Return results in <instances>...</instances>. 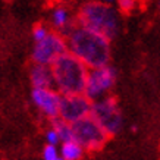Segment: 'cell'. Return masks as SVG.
Returning a JSON list of instances; mask_svg holds the SVG:
<instances>
[{
  "label": "cell",
  "instance_id": "cell-1",
  "mask_svg": "<svg viewBox=\"0 0 160 160\" xmlns=\"http://www.w3.org/2000/svg\"><path fill=\"white\" fill-rule=\"evenodd\" d=\"M66 44L69 53L77 56L90 69L106 66L110 59L109 38L82 25L69 29L66 34Z\"/></svg>",
  "mask_w": 160,
  "mask_h": 160
},
{
  "label": "cell",
  "instance_id": "cell-2",
  "mask_svg": "<svg viewBox=\"0 0 160 160\" xmlns=\"http://www.w3.org/2000/svg\"><path fill=\"white\" fill-rule=\"evenodd\" d=\"M54 90L62 96L84 94L90 68L72 53H63L52 65Z\"/></svg>",
  "mask_w": 160,
  "mask_h": 160
},
{
  "label": "cell",
  "instance_id": "cell-3",
  "mask_svg": "<svg viewBox=\"0 0 160 160\" xmlns=\"http://www.w3.org/2000/svg\"><path fill=\"white\" fill-rule=\"evenodd\" d=\"M79 25L91 29L97 34L104 35L106 38H113L118 31V18L115 10L106 3H88L81 9Z\"/></svg>",
  "mask_w": 160,
  "mask_h": 160
},
{
  "label": "cell",
  "instance_id": "cell-4",
  "mask_svg": "<svg viewBox=\"0 0 160 160\" xmlns=\"http://www.w3.org/2000/svg\"><path fill=\"white\" fill-rule=\"evenodd\" d=\"M75 141H78L85 150H100L107 141V134L98 121L92 115L79 119L72 123Z\"/></svg>",
  "mask_w": 160,
  "mask_h": 160
},
{
  "label": "cell",
  "instance_id": "cell-5",
  "mask_svg": "<svg viewBox=\"0 0 160 160\" xmlns=\"http://www.w3.org/2000/svg\"><path fill=\"white\" fill-rule=\"evenodd\" d=\"M68 52L66 38L56 32H49L46 38L35 41L34 50H32V60L38 65H47L52 66L53 62L59 56Z\"/></svg>",
  "mask_w": 160,
  "mask_h": 160
},
{
  "label": "cell",
  "instance_id": "cell-6",
  "mask_svg": "<svg viewBox=\"0 0 160 160\" xmlns=\"http://www.w3.org/2000/svg\"><path fill=\"white\" fill-rule=\"evenodd\" d=\"M116 79L115 69L110 66H102V68H92L88 72L87 84H85V91L84 94L87 96L91 102H97L104 98L106 92L113 87Z\"/></svg>",
  "mask_w": 160,
  "mask_h": 160
},
{
  "label": "cell",
  "instance_id": "cell-7",
  "mask_svg": "<svg viewBox=\"0 0 160 160\" xmlns=\"http://www.w3.org/2000/svg\"><path fill=\"white\" fill-rule=\"evenodd\" d=\"M91 115L98 121L109 135H115L122 126V116L116 102L110 97L92 102Z\"/></svg>",
  "mask_w": 160,
  "mask_h": 160
},
{
  "label": "cell",
  "instance_id": "cell-8",
  "mask_svg": "<svg viewBox=\"0 0 160 160\" xmlns=\"http://www.w3.org/2000/svg\"><path fill=\"white\" fill-rule=\"evenodd\" d=\"M91 109H92V102L85 94L62 96L59 118H62L63 121L69 122V123H73V122L91 115Z\"/></svg>",
  "mask_w": 160,
  "mask_h": 160
},
{
  "label": "cell",
  "instance_id": "cell-9",
  "mask_svg": "<svg viewBox=\"0 0 160 160\" xmlns=\"http://www.w3.org/2000/svg\"><path fill=\"white\" fill-rule=\"evenodd\" d=\"M31 98H32L35 106L46 116L52 118V119L59 116L62 94L58 90H54V88H32Z\"/></svg>",
  "mask_w": 160,
  "mask_h": 160
},
{
  "label": "cell",
  "instance_id": "cell-10",
  "mask_svg": "<svg viewBox=\"0 0 160 160\" xmlns=\"http://www.w3.org/2000/svg\"><path fill=\"white\" fill-rule=\"evenodd\" d=\"M31 82L34 88H54V78L52 72V66L35 63L29 72Z\"/></svg>",
  "mask_w": 160,
  "mask_h": 160
},
{
  "label": "cell",
  "instance_id": "cell-11",
  "mask_svg": "<svg viewBox=\"0 0 160 160\" xmlns=\"http://www.w3.org/2000/svg\"><path fill=\"white\" fill-rule=\"evenodd\" d=\"M84 148L78 141L72 140L68 141V142H62V148H60V153H62V157L66 160H79L84 154Z\"/></svg>",
  "mask_w": 160,
  "mask_h": 160
},
{
  "label": "cell",
  "instance_id": "cell-12",
  "mask_svg": "<svg viewBox=\"0 0 160 160\" xmlns=\"http://www.w3.org/2000/svg\"><path fill=\"white\" fill-rule=\"evenodd\" d=\"M53 128L58 131L59 137H60V141L62 142H68V141L75 140V134H73V128L72 123L63 121L62 118H54L53 119Z\"/></svg>",
  "mask_w": 160,
  "mask_h": 160
},
{
  "label": "cell",
  "instance_id": "cell-13",
  "mask_svg": "<svg viewBox=\"0 0 160 160\" xmlns=\"http://www.w3.org/2000/svg\"><path fill=\"white\" fill-rule=\"evenodd\" d=\"M52 24L56 27L60 31H65L66 34L69 32V15L66 12V9H63V8H58V9L53 10V13H52Z\"/></svg>",
  "mask_w": 160,
  "mask_h": 160
},
{
  "label": "cell",
  "instance_id": "cell-14",
  "mask_svg": "<svg viewBox=\"0 0 160 160\" xmlns=\"http://www.w3.org/2000/svg\"><path fill=\"white\" fill-rule=\"evenodd\" d=\"M49 32L50 31L44 25H35L34 29H32V38H34V41H40V40L46 38L49 35Z\"/></svg>",
  "mask_w": 160,
  "mask_h": 160
},
{
  "label": "cell",
  "instance_id": "cell-15",
  "mask_svg": "<svg viewBox=\"0 0 160 160\" xmlns=\"http://www.w3.org/2000/svg\"><path fill=\"white\" fill-rule=\"evenodd\" d=\"M43 157H44V160H56V159H58L59 153H58L56 146L47 144V146L44 147V150H43Z\"/></svg>",
  "mask_w": 160,
  "mask_h": 160
},
{
  "label": "cell",
  "instance_id": "cell-16",
  "mask_svg": "<svg viewBox=\"0 0 160 160\" xmlns=\"http://www.w3.org/2000/svg\"><path fill=\"white\" fill-rule=\"evenodd\" d=\"M46 140H47V144H52V146H58L59 142H62L58 131H56L54 128H52V129L47 131V134H46Z\"/></svg>",
  "mask_w": 160,
  "mask_h": 160
},
{
  "label": "cell",
  "instance_id": "cell-17",
  "mask_svg": "<svg viewBox=\"0 0 160 160\" xmlns=\"http://www.w3.org/2000/svg\"><path fill=\"white\" fill-rule=\"evenodd\" d=\"M119 2V8L122 10H131L135 5V0H118Z\"/></svg>",
  "mask_w": 160,
  "mask_h": 160
},
{
  "label": "cell",
  "instance_id": "cell-18",
  "mask_svg": "<svg viewBox=\"0 0 160 160\" xmlns=\"http://www.w3.org/2000/svg\"><path fill=\"white\" fill-rule=\"evenodd\" d=\"M56 160H66V159H63V157H58Z\"/></svg>",
  "mask_w": 160,
  "mask_h": 160
},
{
  "label": "cell",
  "instance_id": "cell-19",
  "mask_svg": "<svg viewBox=\"0 0 160 160\" xmlns=\"http://www.w3.org/2000/svg\"><path fill=\"white\" fill-rule=\"evenodd\" d=\"M104 2H107V3H110V2H113V0H104Z\"/></svg>",
  "mask_w": 160,
  "mask_h": 160
},
{
  "label": "cell",
  "instance_id": "cell-20",
  "mask_svg": "<svg viewBox=\"0 0 160 160\" xmlns=\"http://www.w3.org/2000/svg\"><path fill=\"white\" fill-rule=\"evenodd\" d=\"M159 6H160V3H159Z\"/></svg>",
  "mask_w": 160,
  "mask_h": 160
}]
</instances>
